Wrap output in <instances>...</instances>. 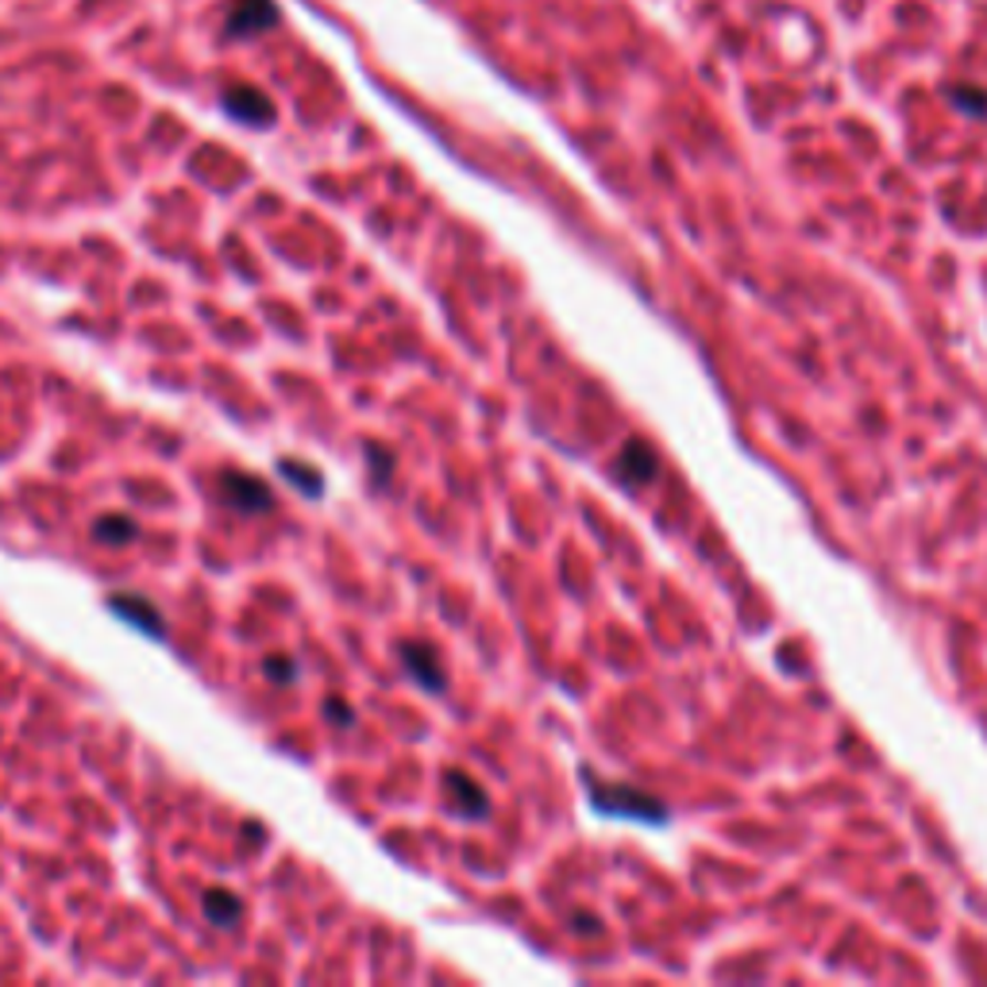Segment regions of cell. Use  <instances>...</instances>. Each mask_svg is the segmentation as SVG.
Returning <instances> with one entry per match:
<instances>
[{"label": "cell", "instance_id": "obj_1", "mask_svg": "<svg viewBox=\"0 0 987 987\" xmlns=\"http://www.w3.org/2000/svg\"><path fill=\"white\" fill-rule=\"evenodd\" d=\"M591 783V798L602 814H617V818H637V821H668V810L660 806V798L645 795L633 787H609V783Z\"/></svg>", "mask_w": 987, "mask_h": 987}, {"label": "cell", "instance_id": "obj_2", "mask_svg": "<svg viewBox=\"0 0 987 987\" xmlns=\"http://www.w3.org/2000/svg\"><path fill=\"white\" fill-rule=\"evenodd\" d=\"M221 494H224V501L244 517H258V513H270L274 509V490L247 471H224Z\"/></svg>", "mask_w": 987, "mask_h": 987}, {"label": "cell", "instance_id": "obj_3", "mask_svg": "<svg viewBox=\"0 0 987 987\" xmlns=\"http://www.w3.org/2000/svg\"><path fill=\"white\" fill-rule=\"evenodd\" d=\"M224 113L236 116L240 124H251V128H263V124H274V105L266 93L251 89V85H232V89H224L221 97Z\"/></svg>", "mask_w": 987, "mask_h": 987}, {"label": "cell", "instance_id": "obj_4", "mask_svg": "<svg viewBox=\"0 0 987 987\" xmlns=\"http://www.w3.org/2000/svg\"><path fill=\"white\" fill-rule=\"evenodd\" d=\"M278 23V4L274 0H236L229 12V35L251 39L258 31H270Z\"/></svg>", "mask_w": 987, "mask_h": 987}, {"label": "cell", "instance_id": "obj_5", "mask_svg": "<svg viewBox=\"0 0 987 987\" xmlns=\"http://www.w3.org/2000/svg\"><path fill=\"white\" fill-rule=\"evenodd\" d=\"M617 475H622L629 487H648V482L660 475V464H656V452L648 448L645 441H629L617 456Z\"/></svg>", "mask_w": 987, "mask_h": 987}, {"label": "cell", "instance_id": "obj_6", "mask_svg": "<svg viewBox=\"0 0 987 987\" xmlns=\"http://www.w3.org/2000/svg\"><path fill=\"white\" fill-rule=\"evenodd\" d=\"M402 664L410 671V679H417L425 691L441 694L444 687V668H441V656L433 652L428 645H402Z\"/></svg>", "mask_w": 987, "mask_h": 987}, {"label": "cell", "instance_id": "obj_7", "mask_svg": "<svg viewBox=\"0 0 987 987\" xmlns=\"http://www.w3.org/2000/svg\"><path fill=\"white\" fill-rule=\"evenodd\" d=\"M108 606H113V614H116V617H124V622H128V625L144 629L147 637H162V633H167V625H162L159 609H155L147 598H131V594H113V598H108Z\"/></svg>", "mask_w": 987, "mask_h": 987}, {"label": "cell", "instance_id": "obj_8", "mask_svg": "<svg viewBox=\"0 0 987 987\" xmlns=\"http://www.w3.org/2000/svg\"><path fill=\"white\" fill-rule=\"evenodd\" d=\"M448 803L456 806V814L464 818H487V790L475 779H467L464 772H448Z\"/></svg>", "mask_w": 987, "mask_h": 987}, {"label": "cell", "instance_id": "obj_9", "mask_svg": "<svg viewBox=\"0 0 987 987\" xmlns=\"http://www.w3.org/2000/svg\"><path fill=\"white\" fill-rule=\"evenodd\" d=\"M136 537H139V524L124 513H108V517H97V521H93V540H97V544L120 548V544H131Z\"/></svg>", "mask_w": 987, "mask_h": 987}, {"label": "cell", "instance_id": "obj_10", "mask_svg": "<svg viewBox=\"0 0 987 987\" xmlns=\"http://www.w3.org/2000/svg\"><path fill=\"white\" fill-rule=\"evenodd\" d=\"M240 914H244V903H240V899L232 895V891L213 888V891H209V895H205V919L213 922V926H232V922H236Z\"/></svg>", "mask_w": 987, "mask_h": 987}, {"label": "cell", "instance_id": "obj_11", "mask_svg": "<svg viewBox=\"0 0 987 987\" xmlns=\"http://www.w3.org/2000/svg\"><path fill=\"white\" fill-rule=\"evenodd\" d=\"M945 97L961 108L973 120H987V89H976V85H957V89H945Z\"/></svg>", "mask_w": 987, "mask_h": 987}, {"label": "cell", "instance_id": "obj_12", "mask_svg": "<svg viewBox=\"0 0 987 987\" xmlns=\"http://www.w3.org/2000/svg\"><path fill=\"white\" fill-rule=\"evenodd\" d=\"M282 475H286L289 482H301V494H305V498H317L320 487H325V482H320V475H317V471H309V467H301V464H297V459H282Z\"/></svg>", "mask_w": 987, "mask_h": 987}, {"label": "cell", "instance_id": "obj_13", "mask_svg": "<svg viewBox=\"0 0 987 987\" xmlns=\"http://www.w3.org/2000/svg\"><path fill=\"white\" fill-rule=\"evenodd\" d=\"M266 671L274 676V683H289V679L297 676V664H289V660H266Z\"/></svg>", "mask_w": 987, "mask_h": 987}, {"label": "cell", "instance_id": "obj_14", "mask_svg": "<svg viewBox=\"0 0 987 987\" xmlns=\"http://www.w3.org/2000/svg\"><path fill=\"white\" fill-rule=\"evenodd\" d=\"M325 710H328V718H332L336 725H351V722H355V718H351V710H348V702H343V699H328V702H325Z\"/></svg>", "mask_w": 987, "mask_h": 987}, {"label": "cell", "instance_id": "obj_15", "mask_svg": "<svg viewBox=\"0 0 987 987\" xmlns=\"http://www.w3.org/2000/svg\"><path fill=\"white\" fill-rule=\"evenodd\" d=\"M575 930L579 934H598V919L594 914H575Z\"/></svg>", "mask_w": 987, "mask_h": 987}]
</instances>
